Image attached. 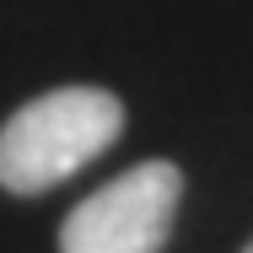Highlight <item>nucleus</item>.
I'll return each instance as SVG.
<instances>
[{"label": "nucleus", "mask_w": 253, "mask_h": 253, "mask_svg": "<svg viewBox=\"0 0 253 253\" xmlns=\"http://www.w3.org/2000/svg\"><path fill=\"white\" fill-rule=\"evenodd\" d=\"M243 253H253V243H248V248H243Z\"/></svg>", "instance_id": "3"}, {"label": "nucleus", "mask_w": 253, "mask_h": 253, "mask_svg": "<svg viewBox=\"0 0 253 253\" xmlns=\"http://www.w3.org/2000/svg\"><path fill=\"white\" fill-rule=\"evenodd\" d=\"M124 129V102L102 86H59L0 124V189L43 194L81 172Z\"/></svg>", "instance_id": "1"}, {"label": "nucleus", "mask_w": 253, "mask_h": 253, "mask_svg": "<svg viewBox=\"0 0 253 253\" xmlns=\"http://www.w3.org/2000/svg\"><path fill=\"white\" fill-rule=\"evenodd\" d=\"M183 200V172L151 156L102 183L59 226V253H162Z\"/></svg>", "instance_id": "2"}]
</instances>
